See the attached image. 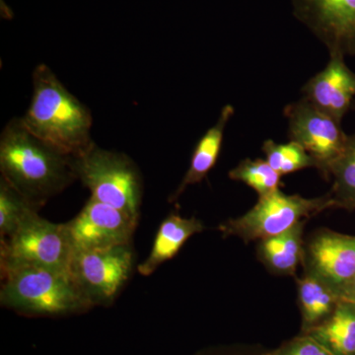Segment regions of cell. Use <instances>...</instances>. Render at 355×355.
I'll return each mask as SVG.
<instances>
[{
    "mask_svg": "<svg viewBox=\"0 0 355 355\" xmlns=\"http://www.w3.org/2000/svg\"><path fill=\"white\" fill-rule=\"evenodd\" d=\"M2 179L37 209L77 180L73 157L35 137L13 118L0 137Z\"/></svg>",
    "mask_w": 355,
    "mask_h": 355,
    "instance_id": "obj_1",
    "label": "cell"
},
{
    "mask_svg": "<svg viewBox=\"0 0 355 355\" xmlns=\"http://www.w3.org/2000/svg\"><path fill=\"white\" fill-rule=\"evenodd\" d=\"M21 120L35 137L71 157L94 144L91 112L46 64L33 72L32 100Z\"/></svg>",
    "mask_w": 355,
    "mask_h": 355,
    "instance_id": "obj_2",
    "label": "cell"
},
{
    "mask_svg": "<svg viewBox=\"0 0 355 355\" xmlns=\"http://www.w3.org/2000/svg\"><path fill=\"white\" fill-rule=\"evenodd\" d=\"M0 272L2 307L36 316H64L92 309L69 272L31 266Z\"/></svg>",
    "mask_w": 355,
    "mask_h": 355,
    "instance_id": "obj_3",
    "label": "cell"
},
{
    "mask_svg": "<svg viewBox=\"0 0 355 355\" xmlns=\"http://www.w3.org/2000/svg\"><path fill=\"white\" fill-rule=\"evenodd\" d=\"M73 165L77 180L90 191V198L139 219L144 184L130 156L93 144L73 157Z\"/></svg>",
    "mask_w": 355,
    "mask_h": 355,
    "instance_id": "obj_4",
    "label": "cell"
},
{
    "mask_svg": "<svg viewBox=\"0 0 355 355\" xmlns=\"http://www.w3.org/2000/svg\"><path fill=\"white\" fill-rule=\"evenodd\" d=\"M330 209H335V203L329 193L323 197L306 198L279 190L259 198L253 209L244 216L224 221L219 231L223 237L235 236L245 242L260 241L282 234L299 222Z\"/></svg>",
    "mask_w": 355,
    "mask_h": 355,
    "instance_id": "obj_5",
    "label": "cell"
},
{
    "mask_svg": "<svg viewBox=\"0 0 355 355\" xmlns=\"http://www.w3.org/2000/svg\"><path fill=\"white\" fill-rule=\"evenodd\" d=\"M72 254L65 223H53L36 214L0 240V270L31 266L69 272Z\"/></svg>",
    "mask_w": 355,
    "mask_h": 355,
    "instance_id": "obj_6",
    "label": "cell"
},
{
    "mask_svg": "<svg viewBox=\"0 0 355 355\" xmlns=\"http://www.w3.org/2000/svg\"><path fill=\"white\" fill-rule=\"evenodd\" d=\"M135 254L132 244L108 249L76 251L69 272L91 307L113 304L132 277Z\"/></svg>",
    "mask_w": 355,
    "mask_h": 355,
    "instance_id": "obj_7",
    "label": "cell"
},
{
    "mask_svg": "<svg viewBox=\"0 0 355 355\" xmlns=\"http://www.w3.org/2000/svg\"><path fill=\"white\" fill-rule=\"evenodd\" d=\"M289 139L297 142L316 161L317 169L329 178V170L347 146L349 135L336 120L305 99L287 105Z\"/></svg>",
    "mask_w": 355,
    "mask_h": 355,
    "instance_id": "obj_8",
    "label": "cell"
},
{
    "mask_svg": "<svg viewBox=\"0 0 355 355\" xmlns=\"http://www.w3.org/2000/svg\"><path fill=\"white\" fill-rule=\"evenodd\" d=\"M139 220L123 210L90 198L65 226L73 252L91 251L130 244Z\"/></svg>",
    "mask_w": 355,
    "mask_h": 355,
    "instance_id": "obj_9",
    "label": "cell"
},
{
    "mask_svg": "<svg viewBox=\"0 0 355 355\" xmlns=\"http://www.w3.org/2000/svg\"><path fill=\"white\" fill-rule=\"evenodd\" d=\"M293 13L330 55H355V0H291Z\"/></svg>",
    "mask_w": 355,
    "mask_h": 355,
    "instance_id": "obj_10",
    "label": "cell"
},
{
    "mask_svg": "<svg viewBox=\"0 0 355 355\" xmlns=\"http://www.w3.org/2000/svg\"><path fill=\"white\" fill-rule=\"evenodd\" d=\"M305 273L338 291L355 275V236L322 230L304 248Z\"/></svg>",
    "mask_w": 355,
    "mask_h": 355,
    "instance_id": "obj_11",
    "label": "cell"
},
{
    "mask_svg": "<svg viewBox=\"0 0 355 355\" xmlns=\"http://www.w3.org/2000/svg\"><path fill=\"white\" fill-rule=\"evenodd\" d=\"M330 62L303 87V97L318 109L342 121L355 98V73L345 57L330 55Z\"/></svg>",
    "mask_w": 355,
    "mask_h": 355,
    "instance_id": "obj_12",
    "label": "cell"
},
{
    "mask_svg": "<svg viewBox=\"0 0 355 355\" xmlns=\"http://www.w3.org/2000/svg\"><path fill=\"white\" fill-rule=\"evenodd\" d=\"M203 229L202 222L196 217L184 218L180 214H169L159 226L148 256L137 266L140 275H153L159 266L174 258L191 236L202 232Z\"/></svg>",
    "mask_w": 355,
    "mask_h": 355,
    "instance_id": "obj_13",
    "label": "cell"
},
{
    "mask_svg": "<svg viewBox=\"0 0 355 355\" xmlns=\"http://www.w3.org/2000/svg\"><path fill=\"white\" fill-rule=\"evenodd\" d=\"M234 114V108L231 105H226L219 114L216 125L210 128L198 140L197 146L191 155L190 167L182 180L177 190L169 198V202H176L189 186L200 183L210 170L216 165L220 153L224 132L228 121Z\"/></svg>",
    "mask_w": 355,
    "mask_h": 355,
    "instance_id": "obj_14",
    "label": "cell"
},
{
    "mask_svg": "<svg viewBox=\"0 0 355 355\" xmlns=\"http://www.w3.org/2000/svg\"><path fill=\"white\" fill-rule=\"evenodd\" d=\"M305 221L299 222L282 234L260 240L259 259L268 270L277 275H295L299 263L303 261L304 257L303 229Z\"/></svg>",
    "mask_w": 355,
    "mask_h": 355,
    "instance_id": "obj_15",
    "label": "cell"
},
{
    "mask_svg": "<svg viewBox=\"0 0 355 355\" xmlns=\"http://www.w3.org/2000/svg\"><path fill=\"white\" fill-rule=\"evenodd\" d=\"M305 334L334 355H355V304L340 301L330 316Z\"/></svg>",
    "mask_w": 355,
    "mask_h": 355,
    "instance_id": "obj_16",
    "label": "cell"
},
{
    "mask_svg": "<svg viewBox=\"0 0 355 355\" xmlns=\"http://www.w3.org/2000/svg\"><path fill=\"white\" fill-rule=\"evenodd\" d=\"M298 302L305 333L330 316L340 298L333 287L305 273L302 279H298Z\"/></svg>",
    "mask_w": 355,
    "mask_h": 355,
    "instance_id": "obj_17",
    "label": "cell"
},
{
    "mask_svg": "<svg viewBox=\"0 0 355 355\" xmlns=\"http://www.w3.org/2000/svg\"><path fill=\"white\" fill-rule=\"evenodd\" d=\"M329 178H333V186L329 193L335 203V209L354 210L355 133L349 135L343 153L331 165Z\"/></svg>",
    "mask_w": 355,
    "mask_h": 355,
    "instance_id": "obj_18",
    "label": "cell"
},
{
    "mask_svg": "<svg viewBox=\"0 0 355 355\" xmlns=\"http://www.w3.org/2000/svg\"><path fill=\"white\" fill-rule=\"evenodd\" d=\"M39 209L20 195L6 180L0 179V240L16 232Z\"/></svg>",
    "mask_w": 355,
    "mask_h": 355,
    "instance_id": "obj_19",
    "label": "cell"
},
{
    "mask_svg": "<svg viewBox=\"0 0 355 355\" xmlns=\"http://www.w3.org/2000/svg\"><path fill=\"white\" fill-rule=\"evenodd\" d=\"M266 160L280 176L300 171L306 168H317L316 161L297 142L279 144L273 140L263 142Z\"/></svg>",
    "mask_w": 355,
    "mask_h": 355,
    "instance_id": "obj_20",
    "label": "cell"
},
{
    "mask_svg": "<svg viewBox=\"0 0 355 355\" xmlns=\"http://www.w3.org/2000/svg\"><path fill=\"white\" fill-rule=\"evenodd\" d=\"M233 181L251 187L259 198L266 197L279 190L282 176L263 159H245L237 167L229 172Z\"/></svg>",
    "mask_w": 355,
    "mask_h": 355,
    "instance_id": "obj_21",
    "label": "cell"
},
{
    "mask_svg": "<svg viewBox=\"0 0 355 355\" xmlns=\"http://www.w3.org/2000/svg\"><path fill=\"white\" fill-rule=\"evenodd\" d=\"M265 355H334L330 350L308 334L293 338L279 349L265 352Z\"/></svg>",
    "mask_w": 355,
    "mask_h": 355,
    "instance_id": "obj_22",
    "label": "cell"
},
{
    "mask_svg": "<svg viewBox=\"0 0 355 355\" xmlns=\"http://www.w3.org/2000/svg\"><path fill=\"white\" fill-rule=\"evenodd\" d=\"M336 293H338L340 301L355 304V275L347 284L340 287Z\"/></svg>",
    "mask_w": 355,
    "mask_h": 355,
    "instance_id": "obj_23",
    "label": "cell"
},
{
    "mask_svg": "<svg viewBox=\"0 0 355 355\" xmlns=\"http://www.w3.org/2000/svg\"><path fill=\"white\" fill-rule=\"evenodd\" d=\"M232 355H250V354H232ZM251 355H265V354H251Z\"/></svg>",
    "mask_w": 355,
    "mask_h": 355,
    "instance_id": "obj_24",
    "label": "cell"
}]
</instances>
